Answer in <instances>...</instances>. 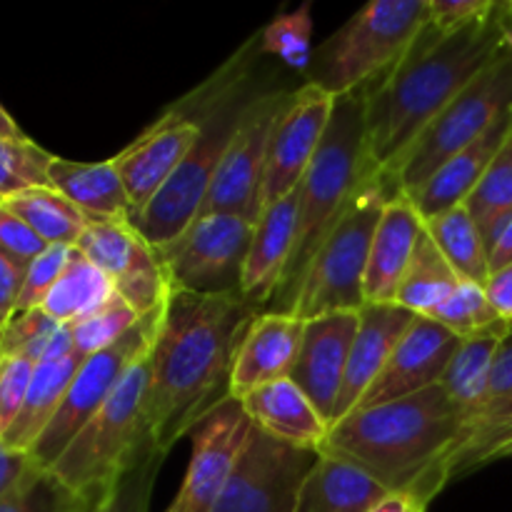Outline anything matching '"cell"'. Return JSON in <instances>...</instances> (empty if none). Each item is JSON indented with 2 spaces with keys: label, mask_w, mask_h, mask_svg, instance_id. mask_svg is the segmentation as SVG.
<instances>
[{
  "label": "cell",
  "mask_w": 512,
  "mask_h": 512,
  "mask_svg": "<svg viewBox=\"0 0 512 512\" xmlns=\"http://www.w3.org/2000/svg\"><path fill=\"white\" fill-rule=\"evenodd\" d=\"M465 208L473 215L475 225L483 235L485 250L490 255L500 230L512 215V133L500 153L495 155L490 168L485 170L480 183L475 185L470 198L465 200Z\"/></svg>",
  "instance_id": "34"
},
{
  "label": "cell",
  "mask_w": 512,
  "mask_h": 512,
  "mask_svg": "<svg viewBox=\"0 0 512 512\" xmlns=\"http://www.w3.org/2000/svg\"><path fill=\"white\" fill-rule=\"evenodd\" d=\"M260 33L253 35L238 53L225 60L203 85L180 98L173 113L193 118L200 125V138L173 178L155 193V198L135 213L133 225L150 245H163L183 233L203 210L210 183L220 160L243 123L250 103L263 93L258 85V60L263 58Z\"/></svg>",
  "instance_id": "4"
},
{
  "label": "cell",
  "mask_w": 512,
  "mask_h": 512,
  "mask_svg": "<svg viewBox=\"0 0 512 512\" xmlns=\"http://www.w3.org/2000/svg\"><path fill=\"white\" fill-rule=\"evenodd\" d=\"M368 512H425L423 505L408 493H390L388 498L380 500L378 505H373Z\"/></svg>",
  "instance_id": "51"
},
{
  "label": "cell",
  "mask_w": 512,
  "mask_h": 512,
  "mask_svg": "<svg viewBox=\"0 0 512 512\" xmlns=\"http://www.w3.org/2000/svg\"><path fill=\"white\" fill-rule=\"evenodd\" d=\"M290 90L265 88L250 103L243 123L235 130L215 178L210 183L200 215L228 213L258 223L263 213V183L268 165V143L275 115L283 108ZM198 215V218H200Z\"/></svg>",
  "instance_id": "12"
},
{
  "label": "cell",
  "mask_w": 512,
  "mask_h": 512,
  "mask_svg": "<svg viewBox=\"0 0 512 512\" xmlns=\"http://www.w3.org/2000/svg\"><path fill=\"white\" fill-rule=\"evenodd\" d=\"M75 248L113 280L115 293L140 318L163 308L168 300L170 290L155 248L130 218L90 220Z\"/></svg>",
  "instance_id": "14"
},
{
  "label": "cell",
  "mask_w": 512,
  "mask_h": 512,
  "mask_svg": "<svg viewBox=\"0 0 512 512\" xmlns=\"http://www.w3.org/2000/svg\"><path fill=\"white\" fill-rule=\"evenodd\" d=\"M390 490L348 460L320 453L298 495L295 512H368Z\"/></svg>",
  "instance_id": "26"
},
{
  "label": "cell",
  "mask_w": 512,
  "mask_h": 512,
  "mask_svg": "<svg viewBox=\"0 0 512 512\" xmlns=\"http://www.w3.org/2000/svg\"><path fill=\"white\" fill-rule=\"evenodd\" d=\"M58 330V320L50 318L43 308L15 313L8 320V325L0 330L3 358H25L38 365Z\"/></svg>",
  "instance_id": "39"
},
{
  "label": "cell",
  "mask_w": 512,
  "mask_h": 512,
  "mask_svg": "<svg viewBox=\"0 0 512 512\" xmlns=\"http://www.w3.org/2000/svg\"><path fill=\"white\" fill-rule=\"evenodd\" d=\"M428 25V0H373L318 50L305 83L333 98L355 93L388 73Z\"/></svg>",
  "instance_id": "8"
},
{
  "label": "cell",
  "mask_w": 512,
  "mask_h": 512,
  "mask_svg": "<svg viewBox=\"0 0 512 512\" xmlns=\"http://www.w3.org/2000/svg\"><path fill=\"white\" fill-rule=\"evenodd\" d=\"M508 395H512V323L508 333H505V338L500 340L498 345V353H495V360H493V370H490V378H488V388H485L483 403H480L478 413H483L485 408H490V405L498 403V400L508 398ZM465 428H468V425H465Z\"/></svg>",
  "instance_id": "46"
},
{
  "label": "cell",
  "mask_w": 512,
  "mask_h": 512,
  "mask_svg": "<svg viewBox=\"0 0 512 512\" xmlns=\"http://www.w3.org/2000/svg\"><path fill=\"white\" fill-rule=\"evenodd\" d=\"M318 450L293 448L253 425L243 455L210 512H295Z\"/></svg>",
  "instance_id": "13"
},
{
  "label": "cell",
  "mask_w": 512,
  "mask_h": 512,
  "mask_svg": "<svg viewBox=\"0 0 512 512\" xmlns=\"http://www.w3.org/2000/svg\"><path fill=\"white\" fill-rule=\"evenodd\" d=\"M358 318V333H355L353 348H350L348 370H345L343 390H340L338 408H335V423L358 408L360 400L383 373L393 350L398 348L418 315L395 303H365L358 310Z\"/></svg>",
  "instance_id": "20"
},
{
  "label": "cell",
  "mask_w": 512,
  "mask_h": 512,
  "mask_svg": "<svg viewBox=\"0 0 512 512\" xmlns=\"http://www.w3.org/2000/svg\"><path fill=\"white\" fill-rule=\"evenodd\" d=\"M260 310L240 293H168L158 335L150 348L148 418L163 455L233 398L235 358Z\"/></svg>",
  "instance_id": "1"
},
{
  "label": "cell",
  "mask_w": 512,
  "mask_h": 512,
  "mask_svg": "<svg viewBox=\"0 0 512 512\" xmlns=\"http://www.w3.org/2000/svg\"><path fill=\"white\" fill-rule=\"evenodd\" d=\"M80 365H83V358L75 353L68 355V358L45 360V363L35 365L23 408H20L15 423L10 425V430L0 440L10 448L30 453L40 435H43V430L48 428L50 420L58 413Z\"/></svg>",
  "instance_id": "28"
},
{
  "label": "cell",
  "mask_w": 512,
  "mask_h": 512,
  "mask_svg": "<svg viewBox=\"0 0 512 512\" xmlns=\"http://www.w3.org/2000/svg\"><path fill=\"white\" fill-rule=\"evenodd\" d=\"M295 223H298V193L265 205L255 223L240 293L260 310L270 308L283 283L285 270L293 258Z\"/></svg>",
  "instance_id": "23"
},
{
  "label": "cell",
  "mask_w": 512,
  "mask_h": 512,
  "mask_svg": "<svg viewBox=\"0 0 512 512\" xmlns=\"http://www.w3.org/2000/svg\"><path fill=\"white\" fill-rule=\"evenodd\" d=\"M48 180L70 203L78 205L88 215V220H113L133 215V203L113 158L100 160V163H78V160L53 155Z\"/></svg>",
  "instance_id": "27"
},
{
  "label": "cell",
  "mask_w": 512,
  "mask_h": 512,
  "mask_svg": "<svg viewBox=\"0 0 512 512\" xmlns=\"http://www.w3.org/2000/svg\"><path fill=\"white\" fill-rule=\"evenodd\" d=\"M93 505V500L70 490L50 470L35 468L8 498L0 500V512H88Z\"/></svg>",
  "instance_id": "36"
},
{
  "label": "cell",
  "mask_w": 512,
  "mask_h": 512,
  "mask_svg": "<svg viewBox=\"0 0 512 512\" xmlns=\"http://www.w3.org/2000/svg\"><path fill=\"white\" fill-rule=\"evenodd\" d=\"M48 245L13 213L0 203V253L8 255L18 265L28 268Z\"/></svg>",
  "instance_id": "44"
},
{
  "label": "cell",
  "mask_w": 512,
  "mask_h": 512,
  "mask_svg": "<svg viewBox=\"0 0 512 512\" xmlns=\"http://www.w3.org/2000/svg\"><path fill=\"white\" fill-rule=\"evenodd\" d=\"M53 155L30 138L0 135V200L28 188L50 185L48 168Z\"/></svg>",
  "instance_id": "38"
},
{
  "label": "cell",
  "mask_w": 512,
  "mask_h": 512,
  "mask_svg": "<svg viewBox=\"0 0 512 512\" xmlns=\"http://www.w3.org/2000/svg\"><path fill=\"white\" fill-rule=\"evenodd\" d=\"M165 455L153 450L145 460H140L133 470L120 478L113 493L95 503L88 512H150V500H153L155 480H158L160 468H163Z\"/></svg>",
  "instance_id": "41"
},
{
  "label": "cell",
  "mask_w": 512,
  "mask_h": 512,
  "mask_svg": "<svg viewBox=\"0 0 512 512\" xmlns=\"http://www.w3.org/2000/svg\"><path fill=\"white\" fill-rule=\"evenodd\" d=\"M253 228L240 215H200L173 240L153 245L170 293H240Z\"/></svg>",
  "instance_id": "10"
},
{
  "label": "cell",
  "mask_w": 512,
  "mask_h": 512,
  "mask_svg": "<svg viewBox=\"0 0 512 512\" xmlns=\"http://www.w3.org/2000/svg\"><path fill=\"white\" fill-rule=\"evenodd\" d=\"M485 295H488L495 313L512 323V265L498 270V273H490L488 285H485Z\"/></svg>",
  "instance_id": "49"
},
{
  "label": "cell",
  "mask_w": 512,
  "mask_h": 512,
  "mask_svg": "<svg viewBox=\"0 0 512 512\" xmlns=\"http://www.w3.org/2000/svg\"><path fill=\"white\" fill-rule=\"evenodd\" d=\"M358 313H328L305 320L303 343L290 380L305 393L313 408L333 428L335 408L348 370L350 348L358 333Z\"/></svg>",
  "instance_id": "17"
},
{
  "label": "cell",
  "mask_w": 512,
  "mask_h": 512,
  "mask_svg": "<svg viewBox=\"0 0 512 512\" xmlns=\"http://www.w3.org/2000/svg\"><path fill=\"white\" fill-rule=\"evenodd\" d=\"M375 173L368 158V128H365V93L335 98L330 125L323 135L313 163L298 185V223H295V248L285 278L268 310L290 313L295 293L318 253L325 233L333 228L345 205L358 193L360 183Z\"/></svg>",
  "instance_id": "5"
},
{
  "label": "cell",
  "mask_w": 512,
  "mask_h": 512,
  "mask_svg": "<svg viewBox=\"0 0 512 512\" xmlns=\"http://www.w3.org/2000/svg\"><path fill=\"white\" fill-rule=\"evenodd\" d=\"M335 98L315 85L303 83L285 98L275 115L265 165L263 208L288 198L298 190L305 170L313 163L323 135L330 125Z\"/></svg>",
  "instance_id": "16"
},
{
  "label": "cell",
  "mask_w": 512,
  "mask_h": 512,
  "mask_svg": "<svg viewBox=\"0 0 512 512\" xmlns=\"http://www.w3.org/2000/svg\"><path fill=\"white\" fill-rule=\"evenodd\" d=\"M488 265H490V273H498V270L512 265V215L508 218V223L503 225V230H500L493 250H490Z\"/></svg>",
  "instance_id": "50"
},
{
  "label": "cell",
  "mask_w": 512,
  "mask_h": 512,
  "mask_svg": "<svg viewBox=\"0 0 512 512\" xmlns=\"http://www.w3.org/2000/svg\"><path fill=\"white\" fill-rule=\"evenodd\" d=\"M35 468H38V463L33 460V455L10 448L0 440V500L8 498Z\"/></svg>",
  "instance_id": "47"
},
{
  "label": "cell",
  "mask_w": 512,
  "mask_h": 512,
  "mask_svg": "<svg viewBox=\"0 0 512 512\" xmlns=\"http://www.w3.org/2000/svg\"><path fill=\"white\" fill-rule=\"evenodd\" d=\"M163 308L143 315L138 325L130 333H125L118 343L83 360L68 393H65L63 403H60L58 413L50 420L48 428L43 430L33 450H30L38 468L50 470L58 463V458L73 443L75 435L98 415V410L118 390L128 370L150 353L155 335H158L160 318H163Z\"/></svg>",
  "instance_id": "11"
},
{
  "label": "cell",
  "mask_w": 512,
  "mask_h": 512,
  "mask_svg": "<svg viewBox=\"0 0 512 512\" xmlns=\"http://www.w3.org/2000/svg\"><path fill=\"white\" fill-rule=\"evenodd\" d=\"M460 340L448 328L435 320L418 315L410 325L408 333L390 355L388 365L378 375L358 408H373V405L393 403V400L408 398V395L423 393V390L440 385ZM355 408V410H358Z\"/></svg>",
  "instance_id": "19"
},
{
  "label": "cell",
  "mask_w": 512,
  "mask_h": 512,
  "mask_svg": "<svg viewBox=\"0 0 512 512\" xmlns=\"http://www.w3.org/2000/svg\"><path fill=\"white\" fill-rule=\"evenodd\" d=\"M508 328V320H498V323L460 340V348L455 350L453 360H450L448 370L440 380L448 398L453 400V405L463 415L465 425L473 420L480 403H483L495 353H498V345L508 333Z\"/></svg>",
  "instance_id": "29"
},
{
  "label": "cell",
  "mask_w": 512,
  "mask_h": 512,
  "mask_svg": "<svg viewBox=\"0 0 512 512\" xmlns=\"http://www.w3.org/2000/svg\"><path fill=\"white\" fill-rule=\"evenodd\" d=\"M35 363L25 358H3L0 363V438L18 418L33 380Z\"/></svg>",
  "instance_id": "43"
},
{
  "label": "cell",
  "mask_w": 512,
  "mask_h": 512,
  "mask_svg": "<svg viewBox=\"0 0 512 512\" xmlns=\"http://www.w3.org/2000/svg\"><path fill=\"white\" fill-rule=\"evenodd\" d=\"M430 320L448 328L458 338H468V335L478 333V330L488 328V325L498 323L503 318L493 310L488 295H485V288L470 283V280H463L453 293V298L443 308L435 310Z\"/></svg>",
  "instance_id": "40"
},
{
  "label": "cell",
  "mask_w": 512,
  "mask_h": 512,
  "mask_svg": "<svg viewBox=\"0 0 512 512\" xmlns=\"http://www.w3.org/2000/svg\"><path fill=\"white\" fill-rule=\"evenodd\" d=\"M0 363H3V350H0Z\"/></svg>",
  "instance_id": "54"
},
{
  "label": "cell",
  "mask_w": 512,
  "mask_h": 512,
  "mask_svg": "<svg viewBox=\"0 0 512 512\" xmlns=\"http://www.w3.org/2000/svg\"><path fill=\"white\" fill-rule=\"evenodd\" d=\"M495 0H428V25L440 33H453L495 10Z\"/></svg>",
  "instance_id": "45"
},
{
  "label": "cell",
  "mask_w": 512,
  "mask_h": 512,
  "mask_svg": "<svg viewBox=\"0 0 512 512\" xmlns=\"http://www.w3.org/2000/svg\"><path fill=\"white\" fill-rule=\"evenodd\" d=\"M240 403L255 428L293 448L320 453L330 433V425L325 423L323 415L313 408V403L290 378L263 385L245 395Z\"/></svg>",
  "instance_id": "25"
},
{
  "label": "cell",
  "mask_w": 512,
  "mask_h": 512,
  "mask_svg": "<svg viewBox=\"0 0 512 512\" xmlns=\"http://www.w3.org/2000/svg\"><path fill=\"white\" fill-rule=\"evenodd\" d=\"M512 108V53L505 50L405 150L393 173L383 175L398 193H415L453 155L478 140L505 110Z\"/></svg>",
  "instance_id": "9"
},
{
  "label": "cell",
  "mask_w": 512,
  "mask_h": 512,
  "mask_svg": "<svg viewBox=\"0 0 512 512\" xmlns=\"http://www.w3.org/2000/svg\"><path fill=\"white\" fill-rule=\"evenodd\" d=\"M425 230L438 245L440 253L445 255L455 273L463 280L485 288L490 280L488 250H485L483 235L475 225L473 215L465 205L450 208L445 213L433 215L425 220Z\"/></svg>",
  "instance_id": "33"
},
{
  "label": "cell",
  "mask_w": 512,
  "mask_h": 512,
  "mask_svg": "<svg viewBox=\"0 0 512 512\" xmlns=\"http://www.w3.org/2000/svg\"><path fill=\"white\" fill-rule=\"evenodd\" d=\"M425 233V218L405 193H395L385 205L370 245L368 270H365V303L388 305L398 298L400 283L408 273L420 238Z\"/></svg>",
  "instance_id": "21"
},
{
  "label": "cell",
  "mask_w": 512,
  "mask_h": 512,
  "mask_svg": "<svg viewBox=\"0 0 512 512\" xmlns=\"http://www.w3.org/2000/svg\"><path fill=\"white\" fill-rule=\"evenodd\" d=\"M150 353L128 370L108 403L75 435L50 473L83 498H108L115 485L155 448L148 418Z\"/></svg>",
  "instance_id": "6"
},
{
  "label": "cell",
  "mask_w": 512,
  "mask_h": 512,
  "mask_svg": "<svg viewBox=\"0 0 512 512\" xmlns=\"http://www.w3.org/2000/svg\"><path fill=\"white\" fill-rule=\"evenodd\" d=\"M0 135H5V138H28V135L20 130V125L15 123L13 115H10L3 105H0Z\"/></svg>",
  "instance_id": "52"
},
{
  "label": "cell",
  "mask_w": 512,
  "mask_h": 512,
  "mask_svg": "<svg viewBox=\"0 0 512 512\" xmlns=\"http://www.w3.org/2000/svg\"><path fill=\"white\" fill-rule=\"evenodd\" d=\"M512 133V108L505 110L478 140L468 145V148L460 150L458 155L448 160L438 173L430 180H425L415 193H410L408 198L413 200L418 213L425 220L433 218V215L445 213L450 208H458L465 205V200L470 198V193L475 190V185L480 183V178L485 175V170L490 168V163L495 160V155L500 153V148L505 145V140Z\"/></svg>",
  "instance_id": "24"
},
{
  "label": "cell",
  "mask_w": 512,
  "mask_h": 512,
  "mask_svg": "<svg viewBox=\"0 0 512 512\" xmlns=\"http://www.w3.org/2000/svg\"><path fill=\"white\" fill-rule=\"evenodd\" d=\"M460 283H463V278L455 273L453 265L445 260V255L440 253L438 245L433 243V238L425 230L413 255V263H410L408 273L400 283L395 305L415 315H423V318H430L435 310H440L453 298Z\"/></svg>",
  "instance_id": "32"
},
{
  "label": "cell",
  "mask_w": 512,
  "mask_h": 512,
  "mask_svg": "<svg viewBox=\"0 0 512 512\" xmlns=\"http://www.w3.org/2000/svg\"><path fill=\"white\" fill-rule=\"evenodd\" d=\"M508 50L500 10L465 28L440 33L425 25L408 53L368 83L365 128L375 173L390 175L405 150L483 70Z\"/></svg>",
  "instance_id": "2"
},
{
  "label": "cell",
  "mask_w": 512,
  "mask_h": 512,
  "mask_svg": "<svg viewBox=\"0 0 512 512\" xmlns=\"http://www.w3.org/2000/svg\"><path fill=\"white\" fill-rule=\"evenodd\" d=\"M8 210H13L45 245H68L75 248L80 235L90 225L88 215L70 203L53 185L28 188L10 198L0 200Z\"/></svg>",
  "instance_id": "30"
},
{
  "label": "cell",
  "mask_w": 512,
  "mask_h": 512,
  "mask_svg": "<svg viewBox=\"0 0 512 512\" xmlns=\"http://www.w3.org/2000/svg\"><path fill=\"white\" fill-rule=\"evenodd\" d=\"M25 270L28 268H23V265L10 260L5 253H0V330L8 325V320L13 318L15 310H18V298L20 290H23Z\"/></svg>",
  "instance_id": "48"
},
{
  "label": "cell",
  "mask_w": 512,
  "mask_h": 512,
  "mask_svg": "<svg viewBox=\"0 0 512 512\" xmlns=\"http://www.w3.org/2000/svg\"><path fill=\"white\" fill-rule=\"evenodd\" d=\"M505 458H512V443L505 445V448L495 455V460H505Z\"/></svg>",
  "instance_id": "53"
},
{
  "label": "cell",
  "mask_w": 512,
  "mask_h": 512,
  "mask_svg": "<svg viewBox=\"0 0 512 512\" xmlns=\"http://www.w3.org/2000/svg\"><path fill=\"white\" fill-rule=\"evenodd\" d=\"M198 138L200 125L193 118L165 110L123 153L115 155L113 163L128 190L133 215L140 213L155 198V193L173 178Z\"/></svg>",
  "instance_id": "18"
},
{
  "label": "cell",
  "mask_w": 512,
  "mask_h": 512,
  "mask_svg": "<svg viewBox=\"0 0 512 512\" xmlns=\"http://www.w3.org/2000/svg\"><path fill=\"white\" fill-rule=\"evenodd\" d=\"M115 295L113 280L90 263L78 248L70 250L68 265L45 298L43 310L60 325H73L108 303Z\"/></svg>",
  "instance_id": "31"
},
{
  "label": "cell",
  "mask_w": 512,
  "mask_h": 512,
  "mask_svg": "<svg viewBox=\"0 0 512 512\" xmlns=\"http://www.w3.org/2000/svg\"><path fill=\"white\" fill-rule=\"evenodd\" d=\"M140 315L120 298L118 293L108 300L105 305H100L95 313H90L88 318L78 320V323L70 325V335H73V350L80 358H90V355L100 353V350L110 348L113 343H118L125 333L138 325Z\"/></svg>",
  "instance_id": "37"
},
{
  "label": "cell",
  "mask_w": 512,
  "mask_h": 512,
  "mask_svg": "<svg viewBox=\"0 0 512 512\" xmlns=\"http://www.w3.org/2000/svg\"><path fill=\"white\" fill-rule=\"evenodd\" d=\"M303 330L305 320L295 315L273 313V310L260 313L240 343L230 395L243 400L263 385L290 378L303 343Z\"/></svg>",
  "instance_id": "22"
},
{
  "label": "cell",
  "mask_w": 512,
  "mask_h": 512,
  "mask_svg": "<svg viewBox=\"0 0 512 512\" xmlns=\"http://www.w3.org/2000/svg\"><path fill=\"white\" fill-rule=\"evenodd\" d=\"M398 190L380 173L360 183L333 228L325 233L318 253L310 260L288 315L313 320L328 313H358L365 305V270L375 228L388 200Z\"/></svg>",
  "instance_id": "7"
},
{
  "label": "cell",
  "mask_w": 512,
  "mask_h": 512,
  "mask_svg": "<svg viewBox=\"0 0 512 512\" xmlns=\"http://www.w3.org/2000/svg\"><path fill=\"white\" fill-rule=\"evenodd\" d=\"M70 250L73 248H68V245H48V248L28 265L23 290H20L18 298V310H15V313L43 308L45 298H48L50 290L55 288L58 278L63 275L65 265H68Z\"/></svg>",
  "instance_id": "42"
},
{
  "label": "cell",
  "mask_w": 512,
  "mask_h": 512,
  "mask_svg": "<svg viewBox=\"0 0 512 512\" xmlns=\"http://www.w3.org/2000/svg\"><path fill=\"white\" fill-rule=\"evenodd\" d=\"M253 420L238 398L205 415L190 430V463L178 495L165 512H210L223 495L240 455H243Z\"/></svg>",
  "instance_id": "15"
},
{
  "label": "cell",
  "mask_w": 512,
  "mask_h": 512,
  "mask_svg": "<svg viewBox=\"0 0 512 512\" xmlns=\"http://www.w3.org/2000/svg\"><path fill=\"white\" fill-rule=\"evenodd\" d=\"M313 5L305 3L290 13H280L260 30V45L265 55H275L288 68L308 73L313 60Z\"/></svg>",
  "instance_id": "35"
},
{
  "label": "cell",
  "mask_w": 512,
  "mask_h": 512,
  "mask_svg": "<svg viewBox=\"0 0 512 512\" xmlns=\"http://www.w3.org/2000/svg\"><path fill=\"white\" fill-rule=\"evenodd\" d=\"M465 433V420L443 385L358 408L330 428L320 453L348 460L390 493H408L428 510L440 495L438 470Z\"/></svg>",
  "instance_id": "3"
}]
</instances>
